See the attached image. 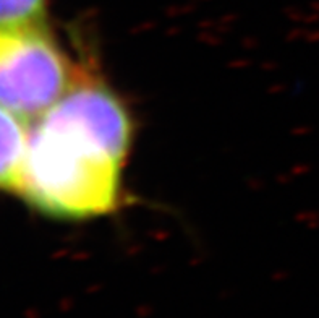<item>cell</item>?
<instances>
[{
  "mask_svg": "<svg viewBox=\"0 0 319 318\" xmlns=\"http://www.w3.org/2000/svg\"><path fill=\"white\" fill-rule=\"evenodd\" d=\"M29 132L21 117L0 104V188L18 190L26 159Z\"/></svg>",
  "mask_w": 319,
  "mask_h": 318,
  "instance_id": "obj_3",
  "label": "cell"
},
{
  "mask_svg": "<svg viewBox=\"0 0 319 318\" xmlns=\"http://www.w3.org/2000/svg\"><path fill=\"white\" fill-rule=\"evenodd\" d=\"M133 140L123 102L83 72L29 132L18 192L60 219H88L118 205Z\"/></svg>",
  "mask_w": 319,
  "mask_h": 318,
  "instance_id": "obj_1",
  "label": "cell"
},
{
  "mask_svg": "<svg viewBox=\"0 0 319 318\" xmlns=\"http://www.w3.org/2000/svg\"><path fill=\"white\" fill-rule=\"evenodd\" d=\"M46 24L0 26V104L21 119H39L78 78Z\"/></svg>",
  "mask_w": 319,
  "mask_h": 318,
  "instance_id": "obj_2",
  "label": "cell"
}]
</instances>
